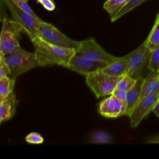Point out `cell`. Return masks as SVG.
I'll return each instance as SVG.
<instances>
[{
	"label": "cell",
	"mask_w": 159,
	"mask_h": 159,
	"mask_svg": "<svg viewBox=\"0 0 159 159\" xmlns=\"http://www.w3.org/2000/svg\"><path fill=\"white\" fill-rule=\"evenodd\" d=\"M31 42L39 66L58 65L68 68L71 57L76 53L74 49L53 45L39 37L32 39Z\"/></svg>",
	"instance_id": "obj_1"
},
{
	"label": "cell",
	"mask_w": 159,
	"mask_h": 159,
	"mask_svg": "<svg viewBox=\"0 0 159 159\" xmlns=\"http://www.w3.org/2000/svg\"><path fill=\"white\" fill-rule=\"evenodd\" d=\"M0 61H4L9 67L10 76L16 79L23 73L39 66L34 52H30L21 47L13 53L4 55H0Z\"/></svg>",
	"instance_id": "obj_2"
},
{
	"label": "cell",
	"mask_w": 159,
	"mask_h": 159,
	"mask_svg": "<svg viewBox=\"0 0 159 159\" xmlns=\"http://www.w3.org/2000/svg\"><path fill=\"white\" fill-rule=\"evenodd\" d=\"M9 11L12 21L29 37L30 40L37 37L41 19H37L24 11L14 0H1Z\"/></svg>",
	"instance_id": "obj_3"
},
{
	"label": "cell",
	"mask_w": 159,
	"mask_h": 159,
	"mask_svg": "<svg viewBox=\"0 0 159 159\" xmlns=\"http://www.w3.org/2000/svg\"><path fill=\"white\" fill-rule=\"evenodd\" d=\"M119 77L113 76L99 70L86 76V83L97 98L111 95L116 88Z\"/></svg>",
	"instance_id": "obj_4"
},
{
	"label": "cell",
	"mask_w": 159,
	"mask_h": 159,
	"mask_svg": "<svg viewBox=\"0 0 159 159\" xmlns=\"http://www.w3.org/2000/svg\"><path fill=\"white\" fill-rule=\"evenodd\" d=\"M37 37L53 45L64 48H72L75 50L78 49L80 45V41L69 38L52 24L43 20L39 24Z\"/></svg>",
	"instance_id": "obj_5"
},
{
	"label": "cell",
	"mask_w": 159,
	"mask_h": 159,
	"mask_svg": "<svg viewBox=\"0 0 159 159\" xmlns=\"http://www.w3.org/2000/svg\"><path fill=\"white\" fill-rule=\"evenodd\" d=\"M20 31L22 30L12 20L4 17L0 35L1 53L6 56L20 47L18 40Z\"/></svg>",
	"instance_id": "obj_6"
},
{
	"label": "cell",
	"mask_w": 159,
	"mask_h": 159,
	"mask_svg": "<svg viewBox=\"0 0 159 159\" xmlns=\"http://www.w3.org/2000/svg\"><path fill=\"white\" fill-rule=\"evenodd\" d=\"M76 53L88 58L104 61L110 63L116 60L118 57L107 52L92 37L80 41V45Z\"/></svg>",
	"instance_id": "obj_7"
},
{
	"label": "cell",
	"mask_w": 159,
	"mask_h": 159,
	"mask_svg": "<svg viewBox=\"0 0 159 159\" xmlns=\"http://www.w3.org/2000/svg\"><path fill=\"white\" fill-rule=\"evenodd\" d=\"M151 51L143 42L134 51L127 54L128 66L126 74L137 79L140 76L143 67L148 62Z\"/></svg>",
	"instance_id": "obj_8"
},
{
	"label": "cell",
	"mask_w": 159,
	"mask_h": 159,
	"mask_svg": "<svg viewBox=\"0 0 159 159\" xmlns=\"http://www.w3.org/2000/svg\"><path fill=\"white\" fill-rule=\"evenodd\" d=\"M159 101V91L145 96L139 101L129 117L131 127H137L140 123L153 111Z\"/></svg>",
	"instance_id": "obj_9"
},
{
	"label": "cell",
	"mask_w": 159,
	"mask_h": 159,
	"mask_svg": "<svg viewBox=\"0 0 159 159\" xmlns=\"http://www.w3.org/2000/svg\"><path fill=\"white\" fill-rule=\"evenodd\" d=\"M108 64L106 61L89 59L76 53L71 57L67 68L86 76L94 71L102 70Z\"/></svg>",
	"instance_id": "obj_10"
},
{
	"label": "cell",
	"mask_w": 159,
	"mask_h": 159,
	"mask_svg": "<svg viewBox=\"0 0 159 159\" xmlns=\"http://www.w3.org/2000/svg\"><path fill=\"white\" fill-rule=\"evenodd\" d=\"M126 104L113 94L102 100L98 105V112L107 118H116L125 115Z\"/></svg>",
	"instance_id": "obj_11"
},
{
	"label": "cell",
	"mask_w": 159,
	"mask_h": 159,
	"mask_svg": "<svg viewBox=\"0 0 159 159\" xmlns=\"http://www.w3.org/2000/svg\"><path fill=\"white\" fill-rule=\"evenodd\" d=\"M143 80L144 78H142L141 76L137 78V81L134 86L127 92V98L125 101L126 111L125 116H127L129 117L132 114L133 111L139 101Z\"/></svg>",
	"instance_id": "obj_12"
},
{
	"label": "cell",
	"mask_w": 159,
	"mask_h": 159,
	"mask_svg": "<svg viewBox=\"0 0 159 159\" xmlns=\"http://www.w3.org/2000/svg\"><path fill=\"white\" fill-rule=\"evenodd\" d=\"M17 99L16 94L12 92L3 101L0 102V122L11 119L16 113Z\"/></svg>",
	"instance_id": "obj_13"
},
{
	"label": "cell",
	"mask_w": 159,
	"mask_h": 159,
	"mask_svg": "<svg viewBox=\"0 0 159 159\" xmlns=\"http://www.w3.org/2000/svg\"><path fill=\"white\" fill-rule=\"evenodd\" d=\"M158 91L159 71H150V74L143 80L139 101L147 96Z\"/></svg>",
	"instance_id": "obj_14"
},
{
	"label": "cell",
	"mask_w": 159,
	"mask_h": 159,
	"mask_svg": "<svg viewBox=\"0 0 159 159\" xmlns=\"http://www.w3.org/2000/svg\"><path fill=\"white\" fill-rule=\"evenodd\" d=\"M128 66V59L127 55H125L109 63L106 66L102 69V71L111 76H120L124 74H126Z\"/></svg>",
	"instance_id": "obj_15"
},
{
	"label": "cell",
	"mask_w": 159,
	"mask_h": 159,
	"mask_svg": "<svg viewBox=\"0 0 159 159\" xmlns=\"http://www.w3.org/2000/svg\"><path fill=\"white\" fill-rule=\"evenodd\" d=\"M143 42L150 51L159 45V13L156 17L154 25L150 32Z\"/></svg>",
	"instance_id": "obj_16"
},
{
	"label": "cell",
	"mask_w": 159,
	"mask_h": 159,
	"mask_svg": "<svg viewBox=\"0 0 159 159\" xmlns=\"http://www.w3.org/2000/svg\"><path fill=\"white\" fill-rule=\"evenodd\" d=\"M16 79L6 76L0 78V102L3 101L12 92L15 86Z\"/></svg>",
	"instance_id": "obj_17"
},
{
	"label": "cell",
	"mask_w": 159,
	"mask_h": 159,
	"mask_svg": "<svg viewBox=\"0 0 159 159\" xmlns=\"http://www.w3.org/2000/svg\"><path fill=\"white\" fill-rule=\"evenodd\" d=\"M145 1L147 0H128V1L118 11L110 16L111 22L116 21Z\"/></svg>",
	"instance_id": "obj_18"
},
{
	"label": "cell",
	"mask_w": 159,
	"mask_h": 159,
	"mask_svg": "<svg viewBox=\"0 0 159 159\" xmlns=\"http://www.w3.org/2000/svg\"><path fill=\"white\" fill-rule=\"evenodd\" d=\"M136 81L137 79H135L127 74H124L119 76L117 83L116 88L122 89L127 92L134 86Z\"/></svg>",
	"instance_id": "obj_19"
},
{
	"label": "cell",
	"mask_w": 159,
	"mask_h": 159,
	"mask_svg": "<svg viewBox=\"0 0 159 159\" xmlns=\"http://www.w3.org/2000/svg\"><path fill=\"white\" fill-rule=\"evenodd\" d=\"M112 138L111 135L103 130H97L91 134L90 141L97 143H107L111 142Z\"/></svg>",
	"instance_id": "obj_20"
},
{
	"label": "cell",
	"mask_w": 159,
	"mask_h": 159,
	"mask_svg": "<svg viewBox=\"0 0 159 159\" xmlns=\"http://www.w3.org/2000/svg\"><path fill=\"white\" fill-rule=\"evenodd\" d=\"M128 0H107L103 4V8L111 15L118 11Z\"/></svg>",
	"instance_id": "obj_21"
},
{
	"label": "cell",
	"mask_w": 159,
	"mask_h": 159,
	"mask_svg": "<svg viewBox=\"0 0 159 159\" xmlns=\"http://www.w3.org/2000/svg\"><path fill=\"white\" fill-rule=\"evenodd\" d=\"M147 68L150 71H159V45L151 51Z\"/></svg>",
	"instance_id": "obj_22"
},
{
	"label": "cell",
	"mask_w": 159,
	"mask_h": 159,
	"mask_svg": "<svg viewBox=\"0 0 159 159\" xmlns=\"http://www.w3.org/2000/svg\"><path fill=\"white\" fill-rule=\"evenodd\" d=\"M26 142L30 144H42L43 143V138L40 134L35 132H30L27 135L25 138Z\"/></svg>",
	"instance_id": "obj_23"
},
{
	"label": "cell",
	"mask_w": 159,
	"mask_h": 159,
	"mask_svg": "<svg viewBox=\"0 0 159 159\" xmlns=\"http://www.w3.org/2000/svg\"><path fill=\"white\" fill-rule=\"evenodd\" d=\"M17 4L21 7L24 11H25L27 13H28L29 14L31 15L32 16L37 18V19H40L37 15L34 12V11L31 9L30 6L28 4L27 1H20V0H14Z\"/></svg>",
	"instance_id": "obj_24"
},
{
	"label": "cell",
	"mask_w": 159,
	"mask_h": 159,
	"mask_svg": "<svg viewBox=\"0 0 159 159\" xmlns=\"http://www.w3.org/2000/svg\"><path fill=\"white\" fill-rule=\"evenodd\" d=\"M37 1L48 11H53L55 9V4L53 0H37Z\"/></svg>",
	"instance_id": "obj_25"
},
{
	"label": "cell",
	"mask_w": 159,
	"mask_h": 159,
	"mask_svg": "<svg viewBox=\"0 0 159 159\" xmlns=\"http://www.w3.org/2000/svg\"><path fill=\"white\" fill-rule=\"evenodd\" d=\"M11 75V70L9 66L4 61H0V78Z\"/></svg>",
	"instance_id": "obj_26"
},
{
	"label": "cell",
	"mask_w": 159,
	"mask_h": 159,
	"mask_svg": "<svg viewBox=\"0 0 159 159\" xmlns=\"http://www.w3.org/2000/svg\"><path fill=\"white\" fill-rule=\"evenodd\" d=\"M112 94L115 96L116 98H117L121 100L122 101L125 102L126 98H127V91H124L122 89H118V88H116Z\"/></svg>",
	"instance_id": "obj_27"
},
{
	"label": "cell",
	"mask_w": 159,
	"mask_h": 159,
	"mask_svg": "<svg viewBox=\"0 0 159 159\" xmlns=\"http://www.w3.org/2000/svg\"><path fill=\"white\" fill-rule=\"evenodd\" d=\"M153 112H154V114L158 117V118L159 119V101L157 103V104L155 106L153 109Z\"/></svg>",
	"instance_id": "obj_28"
},
{
	"label": "cell",
	"mask_w": 159,
	"mask_h": 159,
	"mask_svg": "<svg viewBox=\"0 0 159 159\" xmlns=\"http://www.w3.org/2000/svg\"><path fill=\"white\" fill-rule=\"evenodd\" d=\"M20 1H28L29 0H20Z\"/></svg>",
	"instance_id": "obj_29"
}]
</instances>
